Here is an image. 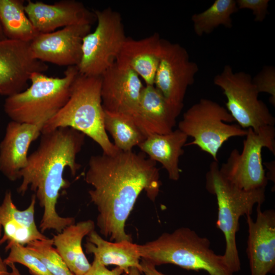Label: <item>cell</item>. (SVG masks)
<instances>
[{
    "instance_id": "obj_1",
    "label": "cell",
    "mask_w": 275,
    "mask_h": 275,
    "mask_svg": "<svg viewBox=\"0 0 275 275\" xmlns=\"http://www.w3.org/2000/svg\"><path fill=\"white\" fill-rule=\"evenodd\" d=\"M85 181L98 211L96 225L110 241H131L125 231L126 221L140 194L145 191L154 202L161 182L156 162L132 150L113 155L92 156Z\"/></svg>"
},
{
    "instance_id": "obj_2",
    "label": "cell",
    "mask_w": 275,
    "mask_h": 275,
    "mask_svg": "<svg viewBox=\"0 0 275 275\" xmlns=\"http://www.w3.org/2000/svg\"><path fill=\"white\" fill-rule=\"evenodd\" d=\"M37 149L29 155L28 163L20 173L22 182L17 190L24 195L30 188L43 210L41 232H61L75 223L73 217L60 216L56 209L60 191L69 186L64 177L68 168L75 175L81 166L76 161L85 140L82 133L70 127H61L41 133Z\"/></svg>"
},
{
    "instance_id": "obj_3",
    "label": "cell",
    "mask_w": 275,
    "mask_h": 275,
    "mask_svg": "<svg viewBox=\"0 0 275 275\" xmlns=\"http://www.w3.org/2000/svg\"><path fill=\"white\" fill-rule=\"evenodd\" d=\"M138 249L143 259L156 266L172 264L189 270H203L209 275H234L223 255L210 249V242L188 227L164 232Z\"/></svg>"
},
{
    "instance_id": "obj_4",
    "label": "cell",
    "mask_w": 275,
    "mask_h": 275,
    "mask_svg": "<svg viewBox=\"0 0 275 275\" xmlns=\"http://www.w3.org/2000/svg\"><path fill=\"white\" fill-rule=\"evenodd\" d=\"M101 76L78 73L65 105L43 126L42 133L70 127L87 135L101 147L103 153L119 152L109 140L104 127V109L101 96Z\"/></svg>"
},
{
    "instance_id": "obj_5",
    "label": "cell",
    "mask_w": 275,
    "mask_h": 275,
    "mask_svg": "<svg viewBox=\"0 0 275 275\" xmlns=\"http://www.w3.org/2000/svg\"><path fill=\"white\" fill-rule=\"evenodd\" d=\"M206 188L214 195L218 206L216 227L223 233L226 248L223 255L225 262L234 273L241 269L236 244L239 220L251 215L256 205L265 200V188L242 189L228 181L220 172L217 161H212L206 175Z\"/></svg>"
},
{
    "instance_id": "obj_6",
    "label": "cell",
    "mask_w": 275,
    "mask_h": 275,
    "mask_svg": "<svg viewBox=\"0 0 275 275\" xmlns=\"http://www.w3.org/2000/svg\"><path fill=\"white\" fill-rule=\"evenodd\" d=\"M78 73L75 66L68 67L62 77L33 73L29 88L7 97L4 106L6 114L11 121L44 125L68 100L72 85Z\"/></svg>"
},
{
    "instance_id": "obj_7",
    "label": "cell",
    "mask_w": 275,
    "mask_h": 275,
    "mask_svg": "<svg viewBox=\"0 0 275 275\" xmlns=\"http://www.w3.org/2000/svg\"><path fill=\"white\" fill-rule=\"evenodd\" d=\"M234 121L226 108L212 100L202 98L185 112L178 129L193 138L188 145L198 146L217 161L218 152L225 142L247 133V129L238 124H229Z\"/></svg>"
},
{
    "instance_id": "obj_8",
    "label": "cell",
    "mask_w": 275,
    "mask_h": 275,
    "mask_svg": "<svg viewBox=\"0 0 275 275\" xmlns=\"http://www.w3.org/2000/svg\"><path fill=\"white\" fill-rule=\"evenodd\" d=\"M95 30L83 39L79 73L101 76L116 61L126 38L121 15L111 8L95 10Z\"/></svg>"
},
{
    "instance_id": "obj_9",
    "label": "cell",
    "mask_w": 275,
    "mask_h": 275,
    "mask_svg": "<svg viewBox=\"0 0 275 275\" xmlns=\"http://www.w3.org/2000/svg\"><path fill=\"white\" fill-rule=\"evenodd\" d=\"M214 84L220 88L226 97V109L234 121L244 129L255 132L265 126H274L275 118L268 107L259 99L258 92L251 75L244 72H234L229 65L215 76Z\"/></svg>"
},
{
    "instance_id": "obj_10",
    "label": "cell",
    "mask_w": 275,
    "mask_h": 275,
    "mask_svg": "<svg viewBox=\"0 0 275 275\" xmlns=\"http://www.w3.org/2000/svg\"><path fill=\"white\" fill-rule=\"evenodd\" d=\"M243 147L231 152L226 161L219 167L221 174L231 183L245 190L265 188L267 184L262 158L263 148L275 154V128L265 126L256 132L247 129Z\"/></svg>"
},
{
    "instance_id": "obj_11",
    "label": "cell",
    "mask_w": 275,
    "mask_h": 275,
    "mask_svg": "<svg viewBox=\"0 0 275 275\" xmlns=\"http://www.w3.org/2000/svg\"><path fill=\"white\" fill-rule=\"evenodd\" d=\"M199 71L186 49L177 43L162 39L161 52L154 86L172 105L182 107L187 88Z\"/></svg>"
},
{
    "instance_id": "obj_12",
    "label": "cell",
    "mask_w": 275,
    "mask_h": 275,
    "mask_svg": "<svg viewBox=\"0 0 275 275\" xmlns=\"http://www.w3.org/2000/svg\"><path fill=\"white\" fill-rule=\"evenodd\" d=\"M47 69L34 56L30 42L0 40V95L8 97L24 91L33 73Z\"/></svg>"
},
{
    "instance_id": "obj_13",
    "label": "cell",
    "mask_w": 275,
    "mask_h": 275,
    "mask_svg": "<svg viewBox=\"0 0 275 275\" xmlns=\"http://www.w3.org/2000/svg\"><path fill=\"white\" fill-rule=\"evenodd\" d=\"M140 77L129 67L115 62L101 75V96L104 111L134 119L144 87Z\"/></svg>"
},
{
    "instance_id": "obj_14",
    "label": "cell",
    "mask_w": 275,
    "mask_h": 275,
    "mask_svg": "<svg viewBox=\"0 0 275 275\" xmlns=\"http://www.w3.org/2000/svg\"><path fill=\"white\" fill-rule=\"evenodd\" d=\"M91 25L67 26L57 31L39 33L30 42L37 59L60 66H77L81 58L84 38L91 32Z\"/></svg>"
},
{
    "instance_id": "obj_15",
    "label": "cell",
    "mask_w": 275,
    "mask_h": 275,
    "mask_svg": "<svg viewBox=\"0 0 275 275\" xmlns=\"http://www.w3.org/2000/svg\"><path fill=\"white\" fill-rule=\"evenodd\" d=\"M257 206L254 221L246 215L248 226L246 254L251 275H267L275 271V211Z\"/></svg>"
},
{
    "instance_id": "obj_16",
    "label": "cell",
    "mask_w": 275,
    "mask_h": 275,
    "mask_svg": "<svg viewBox=\"0 0 275 275\" xmlns=\"http://www.w3.org/2000/svg\"><path fill=\"white\" fill-rule=\"evenodd\" d=\"M24 10L39 33L52 32L62 26L91 25L96 19L94 13L82 3L74 0H63L53 4L28 1Z\"/></svg>"
},
{
    "instance_id": "obj_17",
    "label": "cell",
    "mask_w": 275,
    "mask_h": 275,
    "mask_svg": "<svg viewBox=\"0 0 275 275\" xmlns=\"http://www.w3.org/2000/svg\"><path fill=\"white\" fill-rule=\"evenodd\" d=\"M44 125L11 121L0 143V172L9 180L20 179V173L28 163V151L41 134Z\"/></svg>"
},
{
    "instance_id": "obj_18",
    "label": "cell",
    "mask_w": 275,
    "mask_h": 275,
    "mask_svg": "<svg viewBox=\"0 0 275 275\" xmlns=\"http://www.w3.org/2000/svg\"><path fill=\"white\" fill-rule=\"evenodd\" d=\"M182 108L170 103L154 85H146L134 122L146 138L153 134H167L173 130Z\"/></svg>"
},
{
    "instance_id": "obj_19",
    "label": "cell",
    "mask_w": 275,
    "mask_h": 275,
    "mask_svg": "<svg viewBox=\"0 0 275 275\" xmlns=\"http://www.w3.org/2000/svg\"><path fill=\"white\" fill-rule=\"evenodd\" d=\"M36 200L33 195L27 208L19 210L13 201L11 191H6L0 204V223L4 232L0 244L7 242L25 246L32 241L48 238L38 230L35 222Z\"/></svg>"
},
{
    "instance_id": "obj_20",
    "label": "cell",
    "mask_w": 275,
    "mask_h": 275,
    "mask_svg": "<svg viewBox=\"0 0 275 275\" xmlns=\"http://www.w3.org/2000/svg\"><path fill=\"white\" fill-rule=\"evenodd\" d=\"M161 42L157 33L139 40L126 37L116 62L135 71L146 85H154L161 56Z\"/></svg>"
},
{
    "instance_id": "obj_21",
    "label": "cell",
    "mask_w": 275,
    "mask_h": 275,
    "mask_svg": "<svg viewBox=\"0 0 275 275\" xmlns=\"http://www.w3.org/2000/svg\"><path fill=\"white\" fill-rule=\"evenodd\" d=\"M86 252L94 255L93 261L104 266L116 265L127 273L129 268L136 267L142 272L138 244L131 241H107L95 230L87 236Z\"/></svg>"
},
{
    "instance_id": "obj_22",
    "label": "cell",
    "mask_w": 275,
    "mask_h": 275,
    "mask_svg": "<svg viewBox=\"0 0 275 275\" xmlns=\"http://www.w3.org/2000/svg\"><path fill=\"white\" fill-rule=\"evenodd\" d=\"M188 136L179 129L167 134H153L147 136L138 147L149 158L161 164L170 179L179 180L181 170L179 158Z\"/></svg>"
},
{
    "instance_id": "obj_23",
    "label": "cell",
    "mask_w": 275,
    "mask_h": 275,
    "mask_svg": "<svg viewBox=\"0 0 275 275\" xmlns=\"http://www.w3.org/2000/svg\"><path fill=\"white\" fill-rule=\"evenodd\" d=\"M95 226L91 219L81 221L67 226L52 238L53 246L74 275H84L91 266L82 250V241Z\"/></svg>"
},
{
    "instance_id": "obj_24",
    "label": "cell",
    "mask_w": 275,
    "mask_h": 275,
    "mask_svg": "<svg viewBox=\"0 0 275 275\" xmlns=\"http://www.w3.org/2000/svg\"><path fill=\"white\" fill-rule=\"evenodd\" d=\"M23 0H0V23L7 39L31 42L39 34L24 10Z\"/></svg>"
},
{
    "instance_id": "obj_25",
    "label": "cell",
    "mask_w": 275,
    "mask_h": 275,
    "mask_svg": "<svg viewBox=\"0 0 275 275\" xmlns=\"http://www.w3.org/2000/svg\"><path fill=\"white\" fill-rule=\"evenodd\" d=\"M104 127L120 151H132L146 139L133 119L127 116L104 111Z\"/></svg>"
},
{
    "instance_id": "obj_26",
    "label": "cell",
    "mask_w": 275,
    "mask_h": 275,
    "mask_svg": "<svg viewBox=\"0 0 275 275\" xmlns=\"http://www.w3.org/2000/svg\"><path fill=\"white\" fill-rule=\"evenodd\" d=\"M238 10L235 0H215L208 8L191 16L195 34L198 36L209 34L219 25L231 28V15Z\"/></svg>"
},
{
    "instance_id": "obj_27",
    "label": "cell",
    "mask_w": 275,
    "mask_h": 275,
    "mask_svg": "<svg viewBox=\"0 0 275 275\" xmlns=\"http://www.w3.org/2000/svg\"><path fill=\"white\" fill-rule=\"evenodd\" d=\"M25 246L42 261L52 275H74L54 247L52 238L35 240Z\"/></svg>"
},
{
    "instance_id": "obj_28",
    "label": "cell",
    "mask_w": 275,
    "mask_h": 275,
    "mask_svg": "<svg viewBox=\"0 0 275 275\" xmlns=\"http://www.w3.org/2000/svg\"><path fill=\"white\" fill-rule=\"evenodd\" d=\"M5 250L9 251L4 259L7 265L19 263L28 268L32 275H52L42 261L25 246L10 243L7 244Z\"/></svg>"
},
{
    "instance_id": "obj_29",
    "label": "cell",
    "mask_w": 275,
    "mask_h": 275,
    "mask_svg": "<svg viewBox=\"0 0 275 275\" xmlns=\"http://www.w3.org/2000/svg\"><path fill=\"white\" fill-rule=\"evenodd\" d=\"M252 82L258 92L266 93L270 95L269 100L275 105V68L265 66L253 78Z\"/></svg>"
},
{
    "instance_id": "obj_30",
    "label": "cell",
    "mask_w": 275,
    "mask_h": 275,
    "mask_svg": "<svg viewBox=\"0 0 275 275\" xmlns=\"http://www.w3.org/2000/svg\"><path fill=\"white\" fill-rule=\"evenodd\" d=\"M236 2L238 10H251L255 21L261 22L265 19L268 13L269 0H237Z\"/></svg>"
},
{
    "instance_id": "obj_31",
    "label": "cell",
    "mask_w": 275,
    "mask_h": 275,
    "mask_svg": "<svg viewBox=\"0 0 275 275\" xmlns=\"http://www.w3.org/2000/svg\"><path fill=\"white\" fill-rule=\"evenodd\" d=\"M124 273V270L119 267L110 270L105 266L93 261L90 268L84 275H121Z\"/></svg>"
},
{
    "instance_id": "obj_32",
    "label": "cell",
    "mask_w": 275,
    "mask_h": 275,
    "mask_svg": "<svg viewBox=\"0 0 275 275\" xmlns=\"http://www.w3.org/2000/svg\"><path fill=\"white\" fill-rule=\"evenodd\" d=\"M142 273L144 275H169L158 271L156 266L141 259Z\"/></svg>"
},
{
    "instance_id": "obj_33",
    "label": "cell",
    "mask_w": 275,
    "mask_h": 275,
    "mask_svg": "<svg viewBox=\"0 0 275 275\" xmlns=\"http://www.w3.org/2000/svg\"><path fill=\"white\" fill-rule=\"evenodd\" d=\"M8 265L4 261L0 253V275H13L8 268Z\"/></svg>"
},
{
    "instance_id": "obj_34",
    "label": "cell",
    "mask_w": 275,
    "mask_h": 275,
    "mask_svg": "<svg viewBox=\"0 0 275 275\" xmlns=\"http://www.w3.org/2000/svg\"><path fill=\"white\" fill-rule=\"evenodd\" d=\"M267 164L268 165H266V166L268 169L269 175L266 176L267 178L274 182V174H273V172L274 173V161L268 162Z\"/></svg>"
},
{
    "instance_id": "obj_35",
    "label": "cell",
    "mask_w": 275,
    "mask_h": 275,
    "mask_svg": "<svg viewBox=\"0 0 275 275\" xmlns=\"http://www.w3.org/2000/svg\"><path fill=\"white\" fill-rule=\"evenodd\" d=\"M141 271L136 267H131L129 268L127 273H124V275H141Z\"/></svg>"
},
{
    "instance_id": "obj_36",
    "label": "cell",
    "mask_w": 275,
    "mask_h": 275,
    "mask_svg": "<svg viewBox=\"0 0 275 275\" xmlns=\"http://www.w3.org/2000/svg\"><path fill=\"white\" fill-rule=\"evenodd\" d=\"M11 268V271L13 273V275H21L19 270L17 268L15 264L10 263L8 265Z\"/></svg>"
},
{
    "instance_id": "obj_37",
    "label": "cell",
    "mask_w": 275,
    "mask_h": 275,
    "mask_svg": "<svg viewBox=\"0 0 275 275\" xmlns=\"http://www.w3.org/2000/svg\"><path fill=\"white\" fill-rule=\"evenodd\" d=\"M5 39H7V38L6 37V36H5L4 34L1 24L0 23V40H4Z\"/></svg>"
},
{
    "instance_id": "obj_38",
    "label": "cell",
    "mask_w": 275,
    "mask_h": 275,
    "mask_svg": "<svg viewBox=\"0 0 275 275\" xmlns=\"http://www.w3.org/2000/svg\"><path fill=\"white\" fill-rule=\"evenodd\" d=\"M3 231V228H2V225L0 223V238H1L2 237V232Z\"/></svg>"
}]
</instances>
